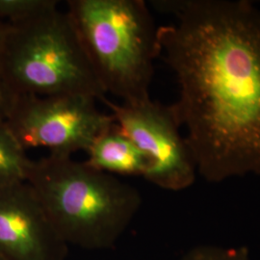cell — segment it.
Masks as SVG:
<instances>
[{
    "label": "cell",
    "mask_w": 260,
    "mask_h": 260,
    "mask_svg": "<svg viewBox=\"0 0 260 260\" xmlns=\"http://www.w3.org/2000/svg\"><path fill=\"white\" fill-rule=\"evenodd\" d=\"M175 22L158 27L160 58L174 72L169 105L198 175L219 183L260 177V10L245 0H156Z\"/></svg>",
    "instance_id": "1"
},
{
    "label": "cell",
    "mask_w": 260,
    "mask_h": 260,
    "mask_svg": "<svg viewBox=\"0 0 260 260\" xmlns=\"http://www.w3.org/2000/svg\"><path fill=\"white\" fill-rule=\"evenodd\" d=\"M26 182L66 244L85 250L113 248L142 205L135 187L69 155L32 160Z\"/></svg>",
    "instance_id": "2"
},
{
    "label": "cell",
    "mask_w": 260,
    "mask_h": 260,
    "mask_svg": "<svg viewBox=\"0 0 260 260\" xmlns=\"http://www.w3.org/2000/svg\"><path fill=\"white\" fill-rule=\"evenodd\" d=\"M67 14L105 93L122 103L149 99L158 27L143 0H69Z\"/></svg>",
    "instance_id": "3"
},
{
    "label": "cell",
    "mask_w": 260,
    "mask_h": 260,
    "mask_svg": "<svg viewBox=\"0 0 260 260\" xmlns=\"http://www.w3.org/2000/svg\"><path fill=\"white\" fill-rule=\"evenodd\" d=\"M0 74L18 94H84L102 102L106 94L67 12L58 7L10 25Z\"/></svg>",
    "instance_id": "4"
},
{
    "label": "cell",
    "mask_w": 260,
    "mask_h": 260,
    "mask_svg": "<svg viewBox=\"0 0 260 260\" xmlns=\"http://www.w3.org/2000/svg\"><path fill=\"white\" fill-rule=\"evenodd\" d=\"M95 99L84 94L39 96L19 94L5 122L21 147L46 148L49 153L69 155L90 148L115 121L101 111Z\"/></svg>",
    "instance_id": "5"
},
{
    "label": "cell",
    "mask_w": 260,
    "mask_h": 260,
    "mask_svg": "<svg viewBox=\"0 0 260 260\" xmlns=\"http://www.w3.org/2000/svg\"><path fill=\"white\" fill-rule=\"evenodd\" d=\"M103 103L149 159L144 178L169 191H181L194 184L198 175L195 157L169 105L150 98L121 104L105 98Z\"/></svg>",
    "instance_id": "6"
},
{
    "label": "cell",
    "mask_w": 260,
    "mask_h": 260,
    "mask_svg": "<svg viewBox=\"0 0 260 260\" xmlns=\"http://www.w3.org/2000/svg\"><path fill=\"white\" fill-rule=\"evenodd\" d=\"M68 245L27 182L0 188V257L66 260Z\"/></svg>",
    "instance_id": "7"
},
{
    "label": "cell",
    "mask_w": 260,
    "mask_h": 260,
    "mask_svg": "<svg viewBox=\"0 0 260 260\" xmlns=\"http://www.w3.org/2000/svg\"><path fill=\"white\" fill-rule=\"evenodd\" d=\"M86 153L87 165L113 176L144 177L149 168L147 155L116 121L93 140Z\"/></svg>",
    "instance_id": "8"
},
{
    "label": "cell",
    "mask_w": 260,
    "mask_h": 260,
    "mask_svg": "<svg viewBox=\"0 0 260 260\" xmlns=\"http://www.w3.org/2000/svg\"><path fill=\"white\" fill-rule=\"evenodd\" d=\"M31 163L5 121H0V188L26 182Z\"/></svg>",
    "instance_id": "9"
},
{
    "label": "cell",
    "mask_w": 260,
    "mask_h": 260,
    "mask_svg": "<svg viewBox=\"0 0 260 260\" xmlns=\"http://www.w3.org/2000/svg\"><path fill=\"white\" fill-rule=\"evenodd\" d=\"M56 7V0H0V22L19 25Z\"/></svg>",
    "instance_id": "10"
},
{
    "label": "cell",
    "mask_w": 260,
    "mask_h": 260,
    "mask_svg": "<svg viewBox=\"0 0 260 260\" xmlns=\"http://www.w3.org/2000/svg\"><path fill=\"white\" fill-rule=\"evenodd\" d=\"M181 260H251L247 247L201 245L187 251Z\"/></svg>",
    "instance_id": "11"
},
{
    "label": "cell",
    "mask_w": 260,
    "mask_h": 260,
    "mask_svg": "<svg viewBox=\"0 0 260 260\" xmlns=\"http://www.w3.org/2000/svg\"><path fill=\"white\" fill-rule=\"evenodd\" d=\"M19 94L16 93L0 74V121H5L16 103Z\"/></svg>",
    "instance_id": "12"
},
{
    "label": "cell",
    "mask_w": 260,
    "mask_h": 260,
    "mask_svg": "<svg viewBox=\"0 0 260 260\" xmlns=\"http://www.w3.org/2000/svg\"><path fill=\"white\" fill-rule=\"evenodd\" d=\"M10 24L5 22H0V50L3 46V43L5 41V38L9 32Z\"/></svg>",
    "instance_id": "13"
},
{
    "label": "cell",
    "mask_w": 260,
    "mask_h": 260,
    "mask_svg": "<svg viewBox=\"0 0 260 260\" xmlns=\"http://www.w3.org/2000/svg\"><path fill=\"white\" fill-rule=\"evenodd\" d=\"M0 260H3V259H2V258H1V257H0Z\"/></svg>",
    "instance_id": "14"
}]
</instances>
